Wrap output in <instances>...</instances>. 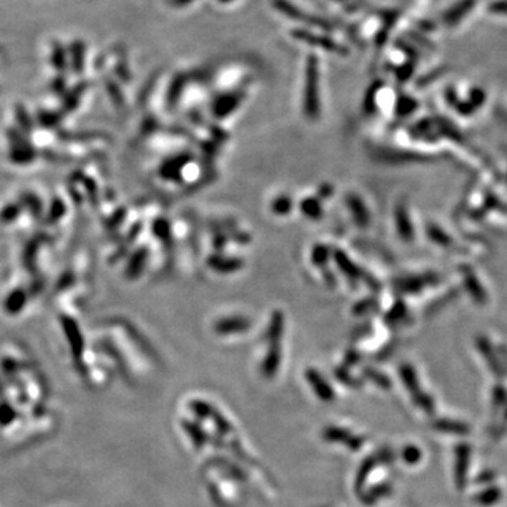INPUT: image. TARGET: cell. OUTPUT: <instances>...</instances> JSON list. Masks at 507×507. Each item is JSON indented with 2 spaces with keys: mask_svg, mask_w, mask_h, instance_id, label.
I'll return each mask as SVG.
<instances>
[{
  "mask_svg": "<svg viewBox=\"0 0 507 507\" xmlns=\"http://www.w3.org/2000/svg\"><path fill=\"white\" fill-rule=\"evenodd\" d=\"M301 212L303 213V216H306L310 220H320L323 219L324 211L323 206L320 203L319 197H306L301 202Z\"/></svg>",
  "mask_w": 507,
  "mask_h": 507,
  "instance_id": "8992f818",
  "label": "cell"
},
{
  "mask_svg": "<svg viewBox=\"0 0 507 507\" xmlns=\"http://www.w3.org/2000/svg\"><path fill=\"white\" fill-rule=\"evenodd\" d=\"M317 59L310 55L306 65V79L303 91V114L309 120H319L321 114L320 103V80Z\"/></svg>",
  "mask_w": 507,
  "mask_h": 507,
  "instance_id": "6da1fadb",
  "label": "cell"
},
{
  "mask_svg": "<svg viewBox=\"0 0 507 507\" xmlns=\"http://www.w3.org/2000/svg\"><path fill=\"white\" fill-rule=\"evenodd\" d=\"M188 162H191V155H179L172 160H168L162 164L160 175L165 179H179V173L182 172V168Z\"/></svg>",
  "mask_w": 507,
  "mask_h": 507,
  "instance_id": "277c9868",
  "label": "cell"
},
{
  "mask_svg": "<svg viewBox=\"0 0 507 507\" xmlns=\"http://www.w3.org/2000/svg\"><path fill=\"white\" fill-rule=\"evenodd\" d=\"M207 265L211 270H213L217 274H234L240 271L244 266V261L241 258H234V257H223V255H211L207 258Z\"/></svg>",
  "mask_w": 507,
  "mask_h": 507,
  "instance_id": "3957f363",
  "label": "cell"
},
{
  "mask_svg": "<svg viewBox=\"0 0 507 507\" xmlns=\"http://www.w3.org/2000/svg\"><path fill=\"white\" fill-rule=\"evenodd\" d=\"M332 193H333V191H332V188H330L329 185H323V186L319 189V196H320V197H323V199L332 196Z\"/></svg>",
  "mask_w": 507,
  "mask_h": 507,
  "instance_id": "8fae6325",
  "label": "cell"
},
{
  "mask_svg": "<svg viewBox=\"0 0 507 507\" xmlns=\"http://www.w3.org/2000/svg\"><path fill=\"white\" fill-rule=\"evenodd\" d=\"M148 258V250H145L144 247L140 248L130 259L129 268H127V274L130 278H136L142 272V268L145 265V261Z\"/></svg>",
  "mask_w": 507,
  "mask_h": 507,
  "instance_id": "52a82bcc",
  "label": "cell"
},
{
  "mask_svg": "<svg viewBox=\"0 0 507 507\" xmlns=\"http://www.w3.org/2000/svg\"><path fill=\"white\" fill-rule=\"evenodd\" d=\"M329 255H330V251L325 246H316L312 251V262L316 266H324L327 261H329Z\"/></svg>",
  "mask_w": 507,
  "mask_h": 507,
  "instance_id": "30bf717a",
  "label": "cell"
},
{
  "mask_svg": "<svg viewBox=\"0 0 507 507\" xmlns=\"http://www.w3.org/2000/svg\"><path fill=\"white\" fill-rule=\"evenodd\" d=\"M153 233L155 234L157 238H160V240L169 241V238H171V223L164 217L157 219L153 224Z\"/></svg>",
  "mask_w": 507,
  "mask_h": 507,
  "instance_id": "9c48e42d",
  "label": "cell"
},
{
  "mask_svg": "<svg viewBox=\"0 0 507 507\" xmlns=\"http://www.w3.org/2000/svg\"><path fill=\"white\" fill-rule=\"evenodd\" d=\"M292 208H293V202L288 195L278 196L271 204V211L277 216H288L292 212Z\"/></svg>",
  "mask_w": 507,
  "mask_h": 507,
  "instance_id": "ba28073f",
  "label": "cell"
},
{
  "mask_svg": "<svg viewBox=\"0 0 507 507\" xmlns=\"http://www.w3.org/2000/svg\"><path fill=\"white\" fill-rule=\"evenodd\" d=\"M248 320L243 317H231V319H223L216 324V330L222 334L226 333H238L244 332L248 329Z\"/></svg>",
  "mask_w": 507,
  "mask_h": 507,
  "instance_id": "5b68a950",
  "label": "cell"
},
{
  "mask_svg": "<svg viewBox=\"0 0 507 507\" xmlns=\"http://www.w3.org/2000/svg\"><path fill=\"white\" fill-rule=\"evenodd\" d=\"M244 99L243 92H233V94H224L216 99L212 105V114L217 118H226L228 117L238 106L241 105Z\"/></svg>",
  "mask_w": 507,
  "mask_h": 507,
  "instance_id": "7a4b0ae2",
  "label": "cell"
}]
</instances>
